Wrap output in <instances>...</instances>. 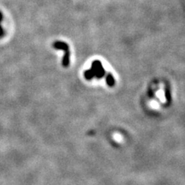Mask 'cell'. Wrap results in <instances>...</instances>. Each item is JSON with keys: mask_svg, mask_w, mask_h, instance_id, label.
I'll use <instances>...</instances> for the list:
<instances>
[{"mask_svg": "<svg viewBox=\"0 0 185 185\" xmlns=\"http://www.w3.org/2000/svg\"><path fill=\"white\" fill-rule=\"evenodd\" d=\"M90 70L93 72L94 77H96L97 79H101L105 76L106 71L100 60H94L92 63Z\"/></svg>", "mask_w": 185, "mask_h": 185, "instance_id": "6da1fadb", "label": "cell"}, {"mask_svg": "<svg viewBox=\"0 0 185 185\" xmlns=\"http://www.w3.org/2000/svg\"><path fill=\"white\" fill-rule=\"evenodd\" d=\"M53 47L57 50H63V51H68L69 50V45H67L66 43L62 42V41H57L53 43Z\"/></svg>", "mask_w": 185, "mask_h": 185, "instance_id": "7a4b0ae2", "label": "cell"}, {"mask_svg": "<svg viewBox=\"0 0 185 185\" xmlns=\"http://www.w3.org/2000/svg\"><path fill=\"white\" fill-rule=\"evenodd\" d=\"M70 50H68V51H66L65 52V55H64L63 58L62 64H63V66L65 67H69V65H70Z\"/></svg>", "mask_w": 185, "mask_h": 185, "instance_id": "3957f363", "label": "cell"}, {"mask_svg": "<svg viewBox=\"0 0 185 185\" xmlns=\"http://www.w3.org/2000/svg\"><path fill=\"white\" fill-rule=\"evenodd\" d=\"M106 82H107V85L109 87H114V84H115V79L110 73L107 74V77H106Z\"/></svg>", "mask_w": 185, "mask_h": 185, "instance_id": "277c9868", "label": "cell"}, {"mask_svg": "<svg viewBox=\"0 0 185 185\" xmlns=\"http://www.w3.org/2000/svg\"><path fill=\"white\" fill-rule=\"evenodd\" d=\"M84 77H85L87 80H92V79L94 77V74H93V72L91 71V70H86L85 72H84Z\"/></svg>", "mask_w": 185, "mask_h": 185, "instance_id": "5b68a950", "label": "cell"}, {"mask_svg": "<svg viewBox=\"0 0 185 185\" xmlns=\"http://www.w3.org/2000/svg\"><path fill=\"white\" fill-rule=\"evenodd\" d=\"M165 97H166V99H167L168 101H170V91H169L168 89H166V90H165Z\"/></svg>", "mask_w": 185, "mask_h": 185, "instance_id": "8992f818", "label": "cell"}, {"mask_svg": "<svg viewBox=\"0 0 185 185\" xmlns=\"http://www.w3.org/2000/svg\"><path fill=\"white\" fill-rule=\"evenodd\" d=\"M1 19H2V13H1V12H0V21H1ZM2 33H3V32H2V28H1V26H0V36H2Z\"/></svg>", "mask_w": 185, "mask_h": 185, "instance_id": "52a82bcc", "label": "cell"}]
</instances>
